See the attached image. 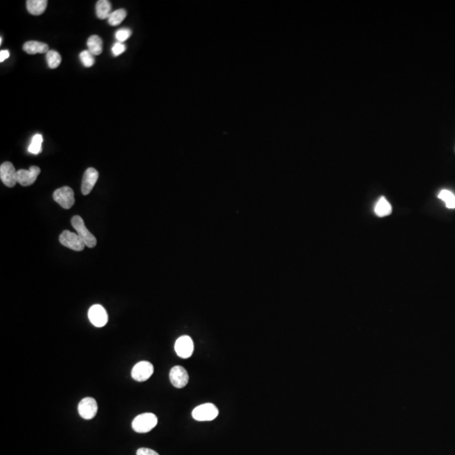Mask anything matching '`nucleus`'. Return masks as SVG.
<instances>
[{"label": "nucleus", "mask_w": 455, "mask_h": 455, "mask_svg": "<svg viewBox=\"0 0 455 455\" xmlns=\"http://www.w3.org/2000/svg\"><path fill=\"white\" fill-rule=\"evenodd\" d=\"M158 418L153 413H144L137 416L132 423V427L136 433H149L155 428Z\"/></svg>", "instance_id": "f257e3e1"}, {"label": "nucleus", "mask_w": 455, "mask_h": 455, "mask_svg": "<svg viewBox=\"0 0 455 455\" xmlns=\"http://www.w3.org/2000/svg\"><path fill=\"white\" fill-rule=\"evenodd\" d=\"M71 224L76 230L77 235L81 238L87 247L94 248L97 244L96 238L89 232L80 216L75 215L71 219Z\"/></svg>", "instance_id": "f03ea898"}, {"label": "nucleus", "mask_w": 455, "mask_h": 455, "mask_svg": "<svg viewBox=\"0 0 455 455\" xmlns=\"http://www.w3.org/2000/svg\"><path fill=\"white\" fill-rule=\"evenodd\" d=\"M218 415V409L212 403L203 404L197 406L192 411V417L199 421L214 420Z\"/></svg>", "instance_id": "7ed1b4c3"}, {"label": "nucleus", "mask_w": 455, "mask_h": 455, "mask_svg": "<svg viewBox=\"0 0 455 455\" xmlns=\"http://www.w3.org/2000/svg\"><path fill=\"white\" fill-rule=\"evenodd\" d=\"M53 200L58 203L62 208L70 209L75 203V192L70 186H62L53 192Z\"/></svg>", "instance_id": "20e7f679"}, {"label": "nucleus", "mask_w": 455, "mask_h": 455, "mask_svg": "<svg viewBox=\"0 0 455 455\" xmlns=\"http://www.w3.org/2000/svg\"><path fill=\"white\" fill-rule=\"evenodd\" d=\"M59 242L64 247L69 248L75 251H82L86 246L81 238L75 233L65 230L60 235Z\"/></svg>", "instance_id": "39448f33"}, {"label": "nucleus", "mask_w": 455, "mask_h": 455, "mask_svg": "<svg viewBox=\"0 0 455 455\" xmlns=\"http://www.w3.org/2000/svg\"><path fill=\"white\" fill-rule=\"evenodd\" d=\"M153 374V364L149 362H139L132 370V377L134 380L138 382H144L148 380Z\"/></svg>", "instance_id": "423d86ee"}, {"label": "nucleus", "mask_w": 455, "mask_h": 455, "mask_svg": "<svg viewBox=\"0 0 455 455\" xmlns=\"http://www.w3.org/2000/svg\"><path fill=\"white\" fill-rule=\"evenodd\" d=\"M78 411L80 416L85 420L93 419L98 411L96 401L92 397H85L79 402Z\"/></svg>", "instance_id": "0eeeda50"}, {"label": "nucleus", "mask_w": 455, "mask_h": 455, "mask_svg": "<svg viewBox=\"0 0 455 455\" xmlns=\"http://www.w3.org/2000/svg\"><path fill=\"white\" fill-rule=\"evenodd\" d=\"M89 320L95 327H103L108 322V314L105 308L100 304H94L90 307L88 313Z\"/></svg>", "instance_id": "6e6552de"}, {"label": "nucleus", "mask_w": 455, "mask_h": 455, "mask_svg": "<svg viewBox=\"0 0 455 455\" xmlns=\"http://www.w3.org/2000/svg\"><path fill=\"white\" fill-rule=\"evenodd\" d=\"M0 178L8 187H14L17 183V171L10 162H5L0 166Z\"/></svg>", "instance_id": "1a4fd4ad"}, {"label": "nucleus", "mask_w": 455, "mask_h": 455, "mask_svg": "<svg viewBox=\"0 0 455 455\" xmlns=\"http://www.w3.org/2000/svg\"><path fill=\"white\" fill-rule=\"evenodd\" d=\"M175 351L181 359H189L194 351V343L188 336H182L176 340Z\"/></svg>", "instance_id": "9d476101"}, {"label": "nucleus", "mask_w": 455, "mask_h": 455, "mask_svg": "<svg viewBox=\"0 0 455 455\" xmlns=\"http://www.w3.org/2000/svg\"><path fill=\"white\" fill-rule=\"evenodd\" d=\"M41 169L38 166H30L29 170H20L17 171V182L23 186H29L32 185L39 174Z\"/></svg>", "instance_id": "9b49d317"}, {"label": "nucleus", "mask_w": 455, "mask_h": 455, "mask_svg": "<svg viewBox=\"0 0 455 455\" xmlns=\"http://www.w3.org/2000/svg\"><path fill=\"white\" fill-rule=\"evenodd\" d=\"M170 380L172 385L177 388H182L188 383V373L183 367L175 366L170 372Z\"/></svg>", "instance_id": "f8f14e48"}, {"label": "nucleus", "mask_w": 455, "mask_h": 455, "mask_svg": "<svg viewBox=\"0 0 455 455\" xmlns=\"http://www.w3.org/2000/svg\"><path fill=\"white\" fill-rule=\"evenodd\" d=\"M99 178V172L94 168L87 169L84 172L82 181L81 190L83 195L86 196L91 192Z\"/></svg>", "instance_id": "ddd939ff"}, {"label": "nucleus", "mask_w": 455, "mask_h": 455, "mask_svg": "<svg viewBox=\"0 0 455 455\" xmlns=\"http://www.w3.org/2000/svg\"><path fill=\"white\" fill-rule=\"evenodd\" d=\"M23 50L28 54H37V53H46L49 52L48 45L44 42H37V41H30L25 42L23 46Z\"/></svg>", "instance_id": "4468645a"}, {"label": "nucleus", "mask_w": 455, "mask_h": 455, "mask_svg": "<svg viewBox=\"0 0 455 455\" xmlns=\"http://www.w3.org/2000/svg\"><path fill=\"white\" fill-rule=\"evenodd\" d=\"M47 0H28L26 1V8L28 12L33 15H41L45 12L47 9Z\"/></svg>", "instance_id": "2eb2a0df"}, {"label": "nucleus", "mask_w": 455, "mask_h": 455, "mask_svg": "<svg viewBox=\"0 0 455 455\" xmlns=\"http://www.w3.org/2000/svg\"><path fill=\"white\" fill-rule=\"evenodd\" d=\"M374 212L377 216L383 218V217L391 215L392 213V207L384 197H381L379 201L377 202L375 208H374Z\"/></svg>", "instance_id": "dca6fc26"}, {"label": "nucleus", "mask_w": 455, "mask_h": 455, "mask_svg": "<svg viewBox=\"0 0 455 455\" xmlns=\"http://www.w3.org/2000/svg\"><path fill=\"white\" fill-rule=\"evenodd\" d=\"M112 4L108 0H99L96 3L97 17L101 20H105L112 15Z\"/></svg>", "instance_id": "f3484780"}, {"label": "nucleus", "mask_w": 455, "mask_h": 455, "mask_svg": "<svg viewBox=\"0 0 455 455\" xmlns=\"http://www.w3.org/2000/svg\"><path fill=\"white\" fill-rule=\"evenodd\" d=\"M87 46L89 52L94 56H98L102 54L103 50V42L99 36L94 35L89 37L87 41Z\"/></svg>", "instance_id": "a211bd4d"}, {"label": "nucleus", "mask_w": 455, "mask_h": 455, "mask_svg": "<svg viewBox=\"0 0 455 455\" xmlns=\"http://www.w3.org/2000/svg\"><path fill=\"white\" fill-rule=\"evenodd\" d=\"M46 60H47L48 67L52 70H55L59 67L60 63L62 62V57L57 51L50 50L49 52L46 54Z\"/></svg>", "instance_id": "6ab92c4d"}, {"label": "nucleus", "mask_w": 455, "mask_h": 455, "mask_svg": "<svg viewBox=\"0 0 455 455\" xmlns=\"http://www.w3.org/2000/svg\"><path fill=\"white\" fill-rule=\"evenodd\" d=\"M438 198L444 202L446 207L449 209L455 208V195L452 191L448 190H442L438 194Z\"/></svg>", "instance_id": "aec40b11"}, {"label": "nucleus", "mask_w": 455, "mask_h": 455, "mask_svg": "<svg viewBox=\"0 0 455 455\" xmlns=\"http://www.w3.org/2000/svg\"><path fill=\"white\" fill-rule=\"evenodd\" d=\"M126 17V10L124 9H120V10H115L112 13V15H110L108 19V23L112 26H116L120 25Z\"/></svg>", "instance_id": "412c9836"}, {"label": "nucleus", "mask_w": 455, "mask_h": 455, "mask_svg": "<svg viewBox=\"0 0 455 455\" xmlns=\"http://www.w3.org/2000/svg\"><path fill=\"white\" fill-rule=\"evenodd\" d=\"M42 142H43V137L41 134H36L31 139L30 146L28 148V150L30 153L33 154H39L42 150Z\"/></svg>", "instance_id": "4be33fe9"}, {"label": "nucleus", "mask_w": 455, "mask_h": 455, "mask_svg": "<svg viewBox=\"0 0 455 455\" xmlns=\"http://www.w3.org/2000/svg\"><path fill=\"white\" fill-rule=\"evenodd\" d=\"M79 58H80V61H81L84 67L90 68L94 65V55L92 54L89 50H85V51L80 52Z\"/></svg>", "instance_id": "5701e85b"}, {"label": "nucleus", "mask_w": 455, "mask_h": 455, "mask_svg": "<svg viewBox=\"0 0 455 455\" xmlns=\"http://www.w3.org/2000/svg\"><path fill=\"white\" fill-rule=\"evenodd\" d=\"M132 34H133V32L129 29H120V30L116 31V38L118 41V42L122 43V42H126V40L131 37Z\"/></svg>", "instance_id": "b1692460"}, {"label": "nucleus", "mask_w": 455, "mask_h": 455, "mask_svg": "<svg viewBox=\"0 0 455 455\" xmlns=\"http://www.w3.org/2000/svg\"><path fill=\"white\" fill-rule=\"evenodd\" d=\"M126 50V46L121 42H116L114 44L112 48V54L114 57H117L119 55L122 54Z\"/></svg>", "instance_id": "393cba45"}, {"label": "nucleus", "mask_w": 455, "mask_h": 455, "mask_svg": "<svg viewBox=\"0 0 455 455\" xmlns=\"http://www.w3.org/2000/svg\"><path fill=\"white\" fill-rule=\"evenodd\" d=\"M137 455H159L157 452L150 448H141L137 451Z\"/></svg>", "instance_id": "a878e982"}, {"label": "nucleus", "mask_w": 455, "mask_h": 455, "mask_svg": "<svg viewBox=\"0 0 455 455\" xmlns=\"http://www.w3.org/2000/svg\"><path fill=\"white\" fill-rule=\"evenodd\" d=\"M9 57H10V52L8 50H1V52H0V62H4Z\"/></svg>", "instance_id": "bb28decb"}, {"label": "nucleus", "mask_w": 455, "mask_h": 455, "mask_svg": "<svg viewBox=\"0 0 455 455\" xmlns=\"http://www.w3.org/2000/svg\"><path fill=\"white\" fill-rule=\"evenodd\" d=\"M3 38H0V44H2Z\"/></svg>", "instance_id": "cd10ccee"}]
</instances>
